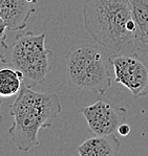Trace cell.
<instances>
[{
  "label": "cell",
  "instance_id": "1",
  "mask_svg": "<svg viewBox=\"0 0 148 156\" xmlns=\"http://www.w3.org/2000/svg\"><path fill=\"white\" fill-rule=\"evenodd\" d=\"M61 110L60 99L56 93L37 92L30 86L21 88L9 105L14 122L9 133L18 150L28 152L39 146V131L52 127Z\"/></svg>",
  "mask_w": 148,
  "mask_h": 156
},
{
  "label": "cell",
  "instance_id": "13",
  "mask_svg": "<svg viewBox=\"0 0 148 156\" xmlns=\"http://www.w3.org/2000/svg\"><path fill=\"white\" fill-rule=\"evenodd\" d=\"M0 48H4V49H6V48H8V47H6L5 45L3 44V43H2L1 41H0ZM0 55H2V54H0Z\"/></svg>",
  "mask_w": 148,
  "mask_h": 156
},
{
  "label": "cell",
  "instance_id": "14",
  "mask_svg": "<svg viewBox=\"0 0 148 156\" xmlns=\"http://www.w3.org/2000/svg\"><path fill=\"white\" fill-rule=\"evenodd\" d=\"M0 61L4 62V56H3V55H0Z\"/></svg>",
  "mask_w": 148,
  "mask_h": 156
},
{
  "label": "cell",
  "instance_id": "15",
  "mask_svg": "<svg viewBox=\"0 0 148 156\" xmlns=\"http://www.w3.org/2000/svg\"><path fill=\"white\" fill-rule=\"evenodd\" d=\"M2 119V116H1V101H0V121Z\"/></svg>",
  "mask_w": 148,
  "mask_h": 156
},
{
  "label": "cell",
  "instance_id": "4",
  "mask_svg": "<svg viewBox=\"0 0 148 156\" xmlns=\"http://www.w3.org/2000/svg\"><path fill=\"white\" fill-rule=\"evenodd\" d=\"M45 33L35 35L27 32L17 36L13 44L6 48L9 65L20 70L32 85L43 84L51 69L52 52L45 46Z\"/></svg>",
  "mask_w": 148,
  "mask_h": 156
},
{
  "label": "cell",
  "instance_id": "5",
  "mask_svg": "<svg viewBox=\"0 0 148 156\" xmlns=\"http://www.w3.org/2000/svg\"><path fill=\"white\" fill-rule=\"evenodd\" d=\"M114 66V80L132 93L135 99L148 94V66L133 55H122L109 59Z\"/></svg>",
  "mask_w": 148,
  "mask_h": 156
},
{
  "label": "cell",
  "instance_id": "8",
  "mask_svg": "<svg viewBox=\"0 0 148 156\" xmlns=\"http://www.w3.org/2000/svg\"><path fill=\"white\" fill-rule=\"evenodd\" d=\"M121 143L116 135H96L84 140L78 147L80 156H116L120 153Z\"/></svg>",
  "mask_w": 148,
  "mask_h": 156
},
{
  "label": "cell",
  "instance_id": "3",
  "mask_svg": "<svg viewBox=\"0 0 148 156\" xmlns=\"http://www.w3.org/2000/svg\"><path fill=\"white\" fill-rule=\"evenodd\" d=\"M66 76L71 87L104 94L111 86L106 59L92 44L74 46L66 56Z\"/></svg>",
  "mask_w": 148,
  "mask_h": 156
},
{
  "label": "cell",
  "instance_id": "2",
  "mask_svg": "<svg viewBox=\"0 0 148 156\" xmlns=\"http://www.w3.org/2000/svg\"><path fill=\"white\" fill-rule=\"evenodd\" d=\"M82 12L85 28L99 45L121 51L133 42L130 0H85Z\"/></svg>",
  "mask_w": 148,
  "mask_h": 156
},
{
  "label": "cell",
  "instance_id": "9",
  "mask_svg": "<svg viewBox=\"0 0 148 156\" xmlns=\"http://www.w3.org/2000/svg\"><path fill=\"white\" fill-rule=\"evenodd\" d=\"M135 28L133 45L141 54H148V0H130Z\"/></svg>",
  "mask_w": 148,
  "mask_h": 156
},
{
  "label": "cell",
  "instance_id": "10",
  "mask_svg": "<svg viewBox=\"0 0 148 156\" xmlns=\"http://www.w3.org/2000/svg\"><path fill=\"white\" fill-rule=\"evenodd\" d=\"M23 79V73L13 67L0 69V98L17 95L22 88Z\"/></svg>",
  "mask_w": 148,
  "mask_h": 156
},
{
  "label": "cell",
  "instance_id": "11",
  "mask_svg": "<svg viewBox=\"0 0 148 156\" xmlns=\"http://www.w3.org/2000/svg\"><path fill=\"white\" fill-rule=\"evenodd\" d=\"M8 25H6L5 21L0 17V41L3 43L6 47H9V45L6 44L5 40H6V30H8Z\"/></svg>",
  "mask_w": 148,
  "mask_h": 156
},
{
  "label": "cell",
  "instance_id": "12",
  "mask_svg": "<svg viewBox=\"0 0 148 156\" xmlns=\"http://www.w3.org/2000/svg\"><path fill=\"white\" fill-rule=\"evenodd\" d=\"M117 131H118V133L120 134L121 136H127L128 134L130 133L131 131V128L130 126L128 124H126L125 122L122 123L120 125V126L118 127V129H117Z\"/></svg>",
  "mask_w": 148,
  "mask_h": 156
},
{
  "label": "cell",
  "instance_id": "6",
  "mask_svg": "<svg viewBox=\"0 0 148 156\" xmlns=\"http://www.w3.org/2000/svg\"><path fill=\"white\" fill-rule=\"evenodd\" d=\"M81 112L88 128L96 135L113 134L118 127L125 122L127 115L126 108L117 107L103 100L83 108Z\"/></svg>",
  "mask_w": 148,
  "mask_h": 156
},
{
  "label": "cell",
  "instance_id": "7",
  "mask_svg": "<svg viewBox=\"0 0 148 156\" xmlns=\"http://www.w3.org/2000/svg\"><path fill=\"white\" fill-rule=\"evenodd\" d=\"M38 0H0V17L5 21L9 30H22L36 12Z\"/></svg>",
  "mask_w": 148,
  "mask_h": 156
}]
</instances>
